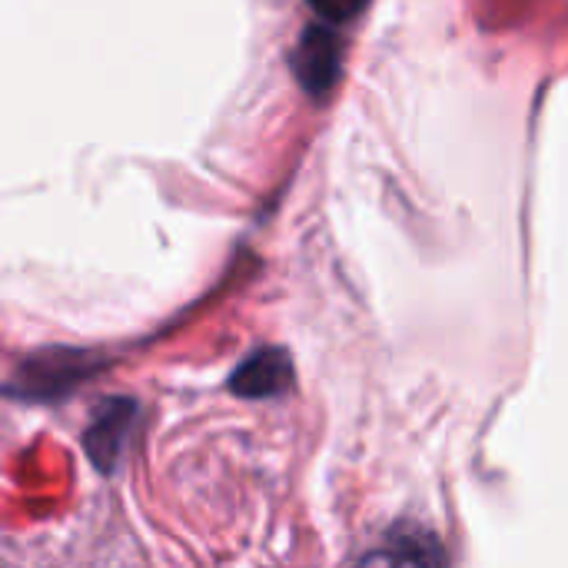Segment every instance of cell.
I'll use <instances>...</instances> for the list:
<instances>
[{"label":"cell","instance_id":"cell-2","mask_svg":"<svg viewBox=\"0 0 568 568\" xmlns=\"http://www.w3.org/2000/svg\"><path fill=\"white\" fill-rule=\"evenodd\" d=\"M136 419H140V406L126 396H110L97 406L90 426L83 429V449L100 473L110 476L123 466Z\"/></svg>","mask_w":568,"mask_h":568},{"label":"cell","instance_id":"cell-4","mask_svg":"<svg viewBox=\"0 0 568 568\" xmlns=\"http://www.w3.org/2000/svg\"><path fill=\"white\" fill-rule=\"evenodd\" d=\"M293 386V363L283 349H256L230 376V389L243 399H273Z\"/></svg>","mask_w":568,"mask_h":568},{"label":"cell","instance_id":"cell-1","mask_svg":"<svg viewBox=\"0 0 568 568\" xmlns=\"http://www.w3.org/2000/svg\"><path fill=\"white\" fill-rule=\"evenodd\" d=\"M100 369V359L80 349H43L17 366V373L3 383V396L17 403H57L80 389L93 373Z\"/></svg>","mask_w":568,"mask_h":568},{"label":"cell","instance_id":"cell-5","mask_svg":"<svg viewBox=\"0 0 568 568\" xmlns=\"http://www.w3.org/2000/svg\"><path fill=\"white\" fill-rule=\"evenodd\" d=\"M369 0H310V7L323 17V23L329 27H339V23H349L356 20L363 10H366Z\"/></svg>","mask_w":568,"mask_h":568},{"label":"cell","instance_id":"cell-3","mask_svg":"<svg viewBox=\"0 0 568 568\" xmlns=\"http://www.w3.org/2000/svg\"><path fill=\"white\" fill-rule=\"evenodd\" d=\"M339 67H343V40H339L336 27L316 23V27L303 30L300 43L293 50V73H296L300 87L313 97H323L333 90Z\"/></svg>","mask_w":568,"mask_h":568}]
</instances>
